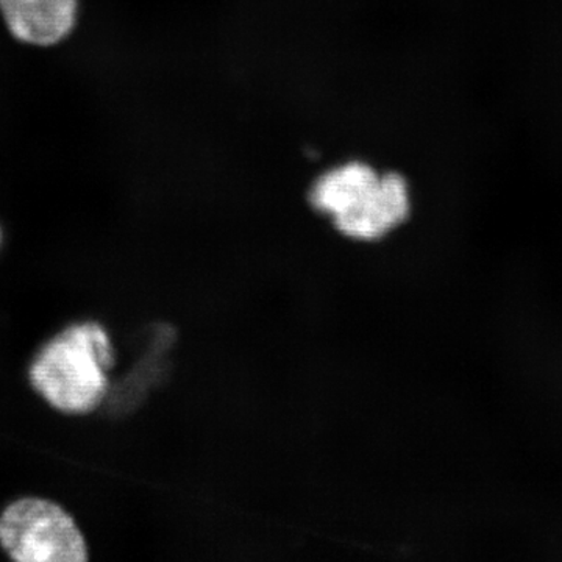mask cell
<instances>
[{
  "mask_svg": "<svg viewBox=\"0 0 562 562\" xmlns=\"http://www.w3.org/2000/svg\"><path fill=\"white\" fill-rule=\"evenodd\" d=\"M0 13L14 38L54 46L76 25L77 0H0Z\"/></svg>",
  "mask_w": 562,
  "mask_h": 562,
  "instance_id": "277c9868",
  "label": "cell"
},
{
  "mask_svg": "<svg viewBox=\"0 0 562 562\" xmlns=\"http://www.w3.org/2000/svg\"><path fill=\"white\" fill-rule=\"evenodd\" d=\"M308 202L344 238L376 243L412 216L413 188L401 171L351 158L314 177Z\"/></svg>",
  "mask_w": 562,
  "mask_h": 562,
  "instance_id": "6da1fadb",
  "label": "cell"
},
{
  "mask_svg": "<svg viewBox=\"0 0 562 562\" xmlns=\"http://www.w3.org/2000/svg\"><path fill=\"white\" fill-rule=\"evenodd\" d=\"M114 349L99 322L68 325L44 344L29 366L32 390L55 412L88 416L105 401Z\"/></svg>",
  "mask_w": 562,
  "mask_h": 562,
  "instance_id": "7a4b0ae2",
  "label": "cell"
},
{
  "mask_svg": "<svg viewBox=\"0 0 562 562\" xmlns=\"http://www.w3.org/2000/svg\"><path fill=\"white\" fill-rule=\"evenodd\" d=\"M0 550L14 562H87V536L68 509L40 495L10 502L0 513Z\"/></svg>",
  "mask_w": 562,
  "mask_h": 562,
  "instance_id": "3957f363",
  "label": "cell"
},
{
  "mask_svg": "<svg viewBox=\"0 0 562 562\" xmlns=\"http://www.w3.org/2000/svg\"><path fill=\"white\" fill-rule=\"evenodd\" d=\"M0 243H2V233H0Z\"/></svg>",
  "mask_w": 562,
  "mask_h": 562,
  "instance_id": "5b68a950",
  "label": "cell"
}]
</instances>
